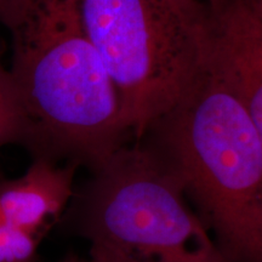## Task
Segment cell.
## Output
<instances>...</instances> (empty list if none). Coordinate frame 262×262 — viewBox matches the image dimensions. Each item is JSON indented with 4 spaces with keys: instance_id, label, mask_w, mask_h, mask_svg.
<instances>
[{
    "instance_id": "2",
    "label": "cell",
    "mask_w": 262,
    "mask_h": 262,
    "mask_svg": "<svg viewBox=\"0 0 262 262\" xmlns=\"http://www.w3.org/2000/svg\"><path fill=\"white\" fill-rule=\"evenodd\" d=\"M180 183L231 262H262V129L204 67L136 140Z\"/></svg>"
},
{
    "instance_id": "7",
    "label": "cell",
    "mask_w": 262,
    "mask_h": 262,
    "mask_svg": "<svg viewBox=\"0 0 262 262\" xmlns=\"http://www.w3.org/2000/svg\"><path fill=\"white\" fill-rule=\"evenodd\" d=\"M27 120L10 70L0 61V147L10 143L25 146Z\"/></svg>"
},
{
    "instance_id": "10",
    "label": "cell",
    "mask_w": 262,
    "mask_h": 262,
    "mask_svg": "<svg viewBox=\"0 0 262 262\" xmlns=\"http://www.w3.org/2000/svg\"><path fill=\"white\" fill-rule=\"evenodd\" d=\"M61 262H89V260H85V258H80L75 255H71V256H67L64 260H62Z\"/></svg>"
},
{
    "instance_id": "11",
    "label": "cell",
    "mask_w": 262,
    "mask_h": 262,
    "mask_svg": "<svg viewBox=\"0 0 262 262\" xmlns=\"http://www.w3.org/2000/svg\"><path fill=\"white\" fill-rule=\"evenodd\" d=\"M8 2H9V0H0V14L3 12V10H4L5 5L8 4Z\"/></svg>"
},
{
    "instance_id": "1",
    "label": "cell",
    "mask_w": 262,
    "mask_h": 262,
    "mask_svg": "<svg viewBox=\"0 0 262 262\" xmlns=\"http://www.w3.org/2000/svg\"><path fill=\"white\" fill-rule=\"evenodd\" d=\"M15 81L34 158L96 168L133 139L81 15V0H9Z\"/></svg>"
},
{
    "instance_id": "9",
    "label": "cell",
    "mask_w": 262,
    "mask_h": 262,
    "mask_svg": "<svg viewBox=\"0 0 262 262\" xmlns=\"http://www.w3.org/2000/svg\"><path fill=\"white\" fill-rule=\"evenodd\" d=\"M89 262H141L118 249L103 243H90Z\"/></svg>"
},
{
    "instance_id": "8",
    "label": "cell",
    "mask_w": 262,
    "mask_h": 262,
    "mask_svg": "<svg viewBox=\"0 0 262 262\" xmlns=\"http://www.w3.org/2000/svg\"><path fill=\"white\" fill-rule=\"evenodd\" d=\"M41 235L0 225V262H35Z\"/></svg>"
},
{
    "instance_id": "3",
    "label": "cell",
    "mask_w": 262,
    "mask_h": 262,
    "mask_svg": "<svg viewBox=\"0 0 262 262\" xmlns=\"http://www.w3.org/2000/svg\"><path fill=\"white\" fill-rule=\"evenodd\" d=\"M88 34L119 97L124 125L139 140L203 68L205 0H81Z\"/></svg>"
},
{
    "instance_id": "5",
    "label": "cell",
    "mask_w": 262,
    "mask_h": 262,
    "mask_svg": "<svg viewBox=\"0 0 262 262\" xmlns=\"http://www.w3.org/2000/svg\"><path fill=\"white\" fill-rule=\"evenodd\" d=\"M208 6L203 67L262 129V0H221Z\"/></svg>"
},
{
    "instance_id": "4",
    "label": "cell",
    "mask_w": 262,
    "mask_h": 262,
    "mask_svg": "<svg viewBox=\"0 0 262 262\" xmlns=\"http://www.w3.org/2000/svg\"><path fill=\"white\" fill-rule=\"evenodd\" d=\"M90 171L71 202L72 224L90 243L141 262H231L180 183L141 143L120 147Z\"/></svg>"
},
{
    "instance_id": "6",
    "label": "cell",
    "mask_w": 262,
    "mask_h": 262,
    "mask_svg": "<svg viewBox=\"0 0 262 262\" xmlns=\"http://www.w3.org/2000/svg\"><path fill=\"white\" fill-rule=\"evenodd\" d=\"M78 165L34 158L24 175L0 179V225L42 235L75 194Z\"/></svg>"
}]
</instances>
